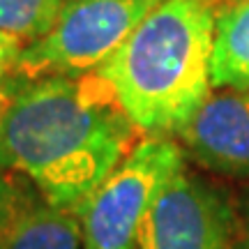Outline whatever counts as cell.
I'll return each mask as SVG.
<instances>
[{"mask_svg": "<svg viewBox=\"0 0 249 249\" xmlns=\"http://www.w3.org/2000/svg\"><path fill=\"white\" fill-rule=\"evenodd\" d=\"M213 88L249 90V0H233L217 14Z\"/></svg>", "mask_w": 249, "mask_h": 249, "instance_id": "obj_7", "label": "cell"}, {"mask_svg": "<svg viewBox=\"0 0 249 249\" xmlns=\"http://www.w3.org/2000/svg\"><path fill=\"white\" fill-rule=\"evenodd\" d=\"M161 0H70L53 28L21 53L17 74H92Z\"/></svg>", "mask_w": 249, "mask_h": 249, "instance_id": "obj_4", "label": "cell"}, {"mask_svg": "<svg viewBox=\"0 0 249 249\" xmlns=\"http://www.w3.org/2000/svg\"><path fill=\"white\" fill-rule=\"evenodd\" d=\"M240 249H249V203H247V213H245V231H242Z\"/></svg>", "mask_w": 249, "mask_h": 249, "instance_id": "obj_12", "label": "cell"}, {"mask_svg": "<svg viewBox=\"0 0 249 249\" xmlns=\"http://www.w3.org/2000/svg\"><path fill=\"white\" fill-rule=\"evenodd\" d=\"M235 213L219 187L187 166L171 176L143 214L136 249H233Z\"/></svg>", "mask_w": 249, "mask_h": 249, "instance_id": "obj_5", "label": "cell"}, {"mask_svg": "<svg viewBox=\"0 0 249 249\" xmlns=\"http://www.w3.org/2000/svg\"><path fill=\"white\" fill-rule=\"evenodd\" d=\"M37 196L39 194L28 182L18 185L14 173L0 169V249H5L21 217L26 214V210Z\"/></svg>", "mask_w": 249, "mask_h": 249, "instance_id": "obj_10", "label": "cell"}, {"mask_svg": "<svg viewBox=\"0 0 249 249\" xmlns=\"http://www.w3.org/2000/svg\"><path fill=\"white\" fill-rule=\"evenodd\" d=\"M213 0H161L97 74L143 136H178L213 95Z\"/></svg>", "mask_w": 249, "mask_h": 249, "instance_id": "obj_2", "label": "cell"}, {"mask_svg": "<svg viewBox=\"0 0 249 249\" xmlns=\"http://www.w3.org/2000/svg\"><path fill=\"white\" fill-rule=\"evenodd\" d=\"M182 166L185 150L171 136H143L79 210L81 249H136L145 210Z\"/></svg>", "mask_w": 249, "mask_h": 249, "instance_id": "obj_3", "label": "cell"}, {"mask_svg": "<svg viewBox=\"0 0 249 249\" xmlns=\"http://www.w3.org/2000/svg\"><path fill=\"white\" fill-rule=\"evenodd\" d=\"M23 49L26 44L21 39L7 35V33H0V88H5L7 81L17 74Z\"/></svg>", "mask_w": 249, "mask_h": 249, "instance_id": "obj_11", "label": "cell"}, {"mask_svg": "<svg viewBox=\"0 0 249 249\" xmlns=\"http://www.w3.org/2000/svg\"><path fill=\"white\" fill-rule=\"evenodd\" d=\"M178 136L201 166L249 180V90L210 95Z\"/></svg>", "mask_w": 249, "mask_h": 249, "instance_id": "obj_6", "label": "cell"}, {"mask_svg": "<svg viewBox=\"0 0 249 249\" xmlns=\"http://www.w3.org/2000/svg\"><path fill=\"white\" fill-rule=\"evenodd\" d=\"M70 0H0V33L33 44L53 28Z\"/></svg>", "mask_w": 249, "mask_h": 249, "instance_id": "obj_9", "label": "cell"}, {"mask_svg": "<svg viewBox=\"0 0 249 249\" xmlns=\"http://www.w3.org/2000/svg\"><path fill=\"white\" fill-rule=\"evenodd\" d=\"M141 139L97 71L14 74L0 95V169L60 210L79 214Z\"/></svg>", "mask_w": 249, "mask_h": 249, "instance_id": "obj_1", "label": "cell"}, {"mask_svg": "<svg viewBox=\"0 0 249 249\" xmlns=\"http://www.w3.org/2000/svg\"><path fill=\"white\" fill-rule=\"evenodd\" d=\"M5 249H81L79 214L53 208L37 196Z\"/></svg>", "mask_w": 249, "mask_h": 249, "instance_id": "obj_8", "label": "cell"}]
</instances>
